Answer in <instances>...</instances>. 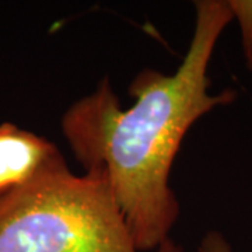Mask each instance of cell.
Instances as JSON below:
<instances>
[{
    "label": "cell",
    "instance_id": "obj_1",
    "mask_svg": "<svg viewBox=\"0 0 252 252\" xmlns=\"http://www.w3.org/2000/svg\"><path fill=\"white\" fill-rule=\"evenodd\" d=\"M195 10L193 35L177 72L137 73L127 89L135 104L127 109L105 77L61 119L84 171L107 181L139 252L168 240L180 216L170 174L190 126L237 97L233 90L212 94L207 76L217 41L234 18L231 10L223 0H199Z\"/></svg>",
    "mask_w": 252,
    "mask_h": 252
},
{
    "label": "cell",
    "instance_id": "obj_3",
    "mask_svg": "<svg viewBox=\"0 0 252 252\" xmlns=\"http://www.w3.org/2000/svg\"><path fill=\"white\" fill-rule=\"evenodd\" d=\"M62 164L63 154L48 139L9 122L0 124V198Z\"/></svg>",
    "mask_w": 252,
    "mask_h": 252
},
{
    "label": "cell",
    "instance_id": "obj_4",
    "mask_svg": "<svg viewBox=\"0 0 252 252\" xmlns=\"http://www.w3.org/2000/svg\"><path fill=\"white\" fill-rule=\"evenodd\" d=\"M227 4L240 24L245 63L252 70V0H228Z\"/></svg>",
    "mask_w": 252,
    "mask_h": 252
},
{
    "label": "cell",
    "instance_id": "obj_5",
    "mask_svg": "<svg viewBox=\"0 0 252 252\" xmlns=\"http://www.w3.org/2000/svg\"><path fill=\"white\" fill-rule=\"evenodd\" d=\"M196 252H233L230 244L219 231H209L199 244Z\"/></svg>",
    "mask_w": 252,
    "mask_h": 252
},
{
    "label": "cell",
    "instance_id": "obj_2",
    "mask_svg": "<svg viewBox=\"0 0 252 252\" xmlns=\"http://www.w3.org/2000/svg\"><path fill=\"white\" fill-rule=\"evenodd\" d=\"M0 252H139L107 181L48 170L0 198ZM157 252H182L171 238Z\"/></svg>",
    "mask_w": 252,
    "mask_h": 252
}]
</instances>
